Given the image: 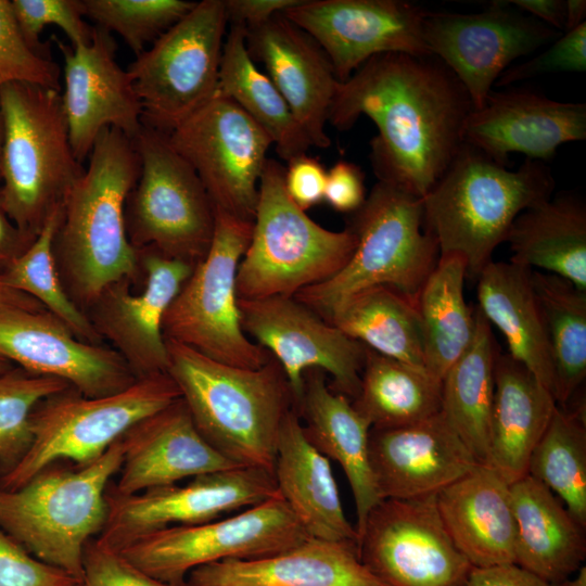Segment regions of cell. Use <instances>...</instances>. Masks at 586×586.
Returning a JSON list of instances; mask_svg holds the SVG:
<instances>
[{"label":"cell","instance_id":"obj_1","mask_svg":"<svg viewBox=\"0 0 586 586\" xmlns=\"http://www.w3.org/2000/svg\"><path fill=\"white\" fill-rule=\"evenodd\" d=\"M472 110L461 82L434 55L383 53L337 82L328 123L347 130L360 116L370 118L378 180L423 199L463 145Z\"/></svg>","mask_w":586,"mask_h":586},{"label":"cell","instance_id":"obj_2","mask_svg":"<svg viewBox=\"0 0 586 586\" xmlns=\"http://www.w3.org/2000/svg\"><path fill=\"white\" fill-rule=\"evenodd\" d=\"M88 158L64 200L53 241L65 290L85 313L111 284L142 275L125 221L127 196L140 168L133 140L106 128Z\"/></svg>","mask_w":586,"mask_h":586},{"label":"cell","instance_id":"obj_3","mask_svg":"<svg viewBox=\"0 0 586 586\" xmlns=\"http://www.w3.org/2000/svg\"><path fill=\"white\" fill-rule=\"evenodd\" d=\"M166 346L167 373L204 440L238 467L273 473L280 429L295 408L278 361L271 356L263 367L246 369L174 341Z\"/></svg>","mask_w":586,"mask_h":586},{"label":"cell","instance_id":"obj_4","mask_svg":"<svg viewBox=\"0 0 586 586\" xmlns=\"http://www.w3.org/2000/svg\"><path fill=\"white\" fill-rule=\"evenodd\" d=\"M555 186L544 162L526 158L511 170L463 143L422 199L423 226L440 254L463 256L467 277L476 279L519 214L550 199Z\"/></svg>","mask_w":586,"mask_h":586},{"label":"cell","instance_id":"obj_5","mask_svg":"<svg viewBox=\"0 0 586 586\" xmlns=\"http://www.w3.org/2000/svg\"><path fill=\"white\" fill-rule=\"evenodd\" d=\"M346 228L356 239L346 265L294 297L324 320L341 302L371 286H388L416 305L440 258L438 244L423 226L422 199L378 180Z\"/></svg>","mask_w":586,"mask_h":586},{"label":"cell","instance_id":"obj_6","mask_svg":"<svg viewBox=\"0 0 586 586\" xmlns=\"http://www.w3.org/2000/svg\"><path fill=\"white\" fill-rule=\"evenodd\" d=\"M122 437L94 461L51 464L15 489L0 488V527L37 559L79 582L85 549L107 517V485L123 462Z\"/></svg>","mask_w":586,"mask_h":586},{"label":"cell","instance_id":"obj_7","mask_svg":"<svg viewBox=\"0 0 586 586\" xmlns=\"http://www.w3.org/2000/svg\"><path fill=\"white\" fill-rule=\"evenodd\" d=\"M3 120L0 198L18 229L35 239L84 167L73 152L59 90L0 88Z\"/></svg>","mask_w":586,"mask_h":586},{"label":"cell","instance_id":"obj_8","mask_svg":"<svg viewBox=\"0 0 586 586\" xmlns=\"http://www.w3.org/2000/svg\"><path fill=\"white\" fill-rule=\"evenodd\" d=\"M284 167L268 158L249 246L237 271L239 300L294 296L337 273L352 257L356 239L314 221L286 194Z\"/></svg>","mask_w":586,"mask_h":586},{"label":"cell","instance_id":"obj_9","mask_svg":"<svg viewBox=\"0 0 586 586\" xmlns=\"http://www.w3.org/2000/svg\"><path fill=\"white\" fill-rule=\"evenodd\" d=\"M179 397L168 373H157L105 396L89 397L69 387L46 398L31 413L28 450L0 475V488L15 489L60 460L75 466L94 461L137 422Z\"/></svg>","mask_w":586,"mask_h":586},{"label":"cell","instance_id":"obj_10","mask_svg":"<svg viewBox=\"0 0 586 586\" xmlns=\"http://www.w3.org/2000/svg\"><path fill=\"white\" fill-rule=\"evenodd\" d=\"M252 228L253 221L215 209L209 249L164 315L165 340L239 368L258 369L268 362L271 355L242 329L235 288Z\"/></svg>","mask_w":586,"mask_h":586},{"label":"cell","instance_id":"obj_11","mask_svg":"<svg viewBox=\"0 0 586 586\" xmlns=\"http://www.w3.org/2000/svg\"><path fill=\"white\" fill-rule=\"evenodd\" d=\"M133 143L140 168L125 205L131 244L196 265L215 228V209L201 179L167 133L143 124Z\"/></svg>","mask_w":586,"mask_h":586},{"label":"cell","instance_id":"obj_12","mask_svg":"<svg viewBox=\"0 0 586 586\" xmlns=\"http://www.w3.org/2000/svg\"><path fill=\"white\" fill-rule=\"evenodd\" d=\"M227 25L225 0H202L129 64L144 125L169 133L216 94Z\"/></svg>","mask_w":586,"mask_h":586},{"label":"cell","instance_id":"obj_13","mask_svg":"<svg viewBox=\"0 0 586 586\" xmlns=\"http://www.w3.org/2000/svg\"><path fill=\"white\" fill-rule=\"evenodd\" d=\"M308 537L277 494L228 518L171 526L135 538L118 551L142 572L174 585L194 569L226 559H254L289 549Z\"/></svg>","mask_w":586,"mask_h":586},{"label":"cell","instance_id":"obj_14","mask_svg":"<svg viewBox=\"0 0 586 586\" xmlns=\"http://www.w3.org/2000/svg\"><path fill=\"white\" fill-rule=\"evenodd\" d=\"M167 137L198 174L214 209L253 221L272 142L240 106L216 93Z\"/></svg>","mask_w":586,"mask_h":586},{"label":"cell","instance_id":"obj_15","mask_svg":"<svg viewBox=\"0 0 586 586\" xmlns=\"http://www.w3.org/2000/svg\"><path fill=\"white\" fill-rule=\"evenodd\" d=\"M361 562L387 586H467L471 563L441 519L436 495L382 499L358 534Z\"/></svg>","mask_w":586,"mask_h":586},{"label":"cell","instance_id":"obj_16","mask_svg":"<svg viewBox=\"0 0 586 586\" xmlns=\"http://www.w3.org/2000/svg\"><path fill=\"white\" fill-rule=\"evenodd\" d=\"M562 34L524 14L507 0L476 13L425 12L423 41L481 107L499 76L521 56L552 43Z\"/></svg>","mask_w":586,"mask_h":586},{"label":"cell","instance_id":"obj_17","mask_svg":"<svg viewBox=\"0 0 586 586\" xmlns=\"http://www.w3.org/2000/svg\"><path fill=\"white\" fill-rule=\"evenodd\" d=\"M241 326L255 344L280 365L295 408L304 373L319 369L331 375L330 388L354 400L360 387L366 346L348 337L294 296L239 300Z\"/></svg>","mask_w":586,"mask_h":586},{"label":"cell","instance_id":"obj_18","mask_svg":"<svg viewBox=\"0 0 586 586\" xmlns=\"http://www.w3.org/2000/svg\"><path fill=\"white\" fill-rule=\"evenodd\" d=\"M278 494L273 473L233 468L130 496L107 491V517L98 542L118 550L135 538L171 526L195 525L260 504Z\"/></svg>","mask_w":586,"mask_h":586},{"label":"cell","instance_id":"obj_19","mask_svg":"<svg viewBox=\"0 0 586 586\" xmlns=\"http://www.w3.org/2000/svg\"><path fill=\"white\" fill-rule=\"evenodd\" d=\"M425 12L403 0H301L283 14L318 42L343 82L379 54L432 55L423 41Z\"/></svg>","mask_w":586,"mask_h":586},{"label":"cell","instance_id":"obj_20","mask_svg":"<svg viewBox=\"0 0 586 586\" xmlns=\"http://www.w3.org/2000/svg\"><path fill=\"white\" fill-rule=\"evenodd\" d=\"M139 258L142 290L133 293L126 280L113 283L86 311L101 340L111 344L138 379L167 373L163 318L195 267L151 247L139 250Z\"/></svg>","mask_w":586,"mask_h":586},{"label":"cell","instance_id":"obj_21","mask_svg":"<svg viewBox=\"0 0 586 586\" xmlns=\"http://www.w3.org/2000/svg\"><path fill=\"white\" fill-rule=\"evenodd\" d=\"M0 357L89 397L117 393L138 379L112 347L78 339L46 309L0 308Z\"/></svg>","mask_w":586,"mask_h":586},{"label":"cell","instance_id":"obj_22","mask_svg":"<svg viewBox=\"0 0 586 586\" xmlns=\"http://www.w3.org/2000/svg\"><path fill=\"white\" fill-rule=\"evenodd\" d=\"M53 39L64 61L61 99L76 160L82 164L88 158L106 128L133 140L143 127L142 105L127 71L116 61L110 33L95 26L91 41L77 47Z\"/></svg>","mask_w":586,"mask_h":586},{"label":"cell","instance_id":"obj_23","mask_svg":"<svg viewBox=\"0 0 586 586\" xmlns=\"http://www.w3.org/2000/svg\"><path fill=\"white\" fill-rule=\"evenodd\" d=\"M586 139V104L561 102L514 88L492 91L469 114L463 143L507 166L510 153L546 163L558 148Z\"/></svg>","mask_w":586,"mask_h":586},{"label":"cell","instance_id":"obj_24","mask_svg":"<svg viewBox=\"0 0 586 586\" xmlns=\"http://www.w3.org/2000/svg\"><path fill=\"white\" fill-rule=\"evenodd\" d=\"M369 456L381 500L436 495L479 463L441 411L404 426L371 428Z\"/></svg>","mask_w":586,"mask_h":586},{"label":"cell","instance_id":"obj_25","mask_svg":"<svg viewBox=\"0 0 586 586\" xmlns=\"http://www.w3.org/2000/svg\"><path fill=\"white\" fill-rule=\"evenodd\" d=\"M246 48L262 63L313 146L328 148V112L339 80L332 64L305 30L283 13L246 29Z\"/></svg>","mask_w":586,"mask_h":586},{"label":"cell","instance_id":"obj_26","mask_svg":"<svg viewBox=\"0 0 586 586\" xmlns=\"http://www.w3.org/2000/svg\"><path fill=\"white\" fill-rule=\"evenodd\" d=\"M118 496L178 484L184 479L238 467L200 434L181 397L140 420L123 436Z\"/></svg>","mask_w":586,"mask_h":586},{"label":"cell","instance_id":"obj_27","mask_svg":"<svg viewBox=\"0 0 586 586\" xmlns=\"http://www.w3.org/2000/svg\"><path fill=\"white\" fill-rule=\"evenodd\" d=\"M188 586H387L360 560L352 540L308 536L283 551L199 566Z\"/></svg>","mask_w":586,"mask_h":586},{"label":"cell","instance_id":"obj_28","mask_svg":"<svg viewBox=\"0 0 586 586\" xmlns=\"http://www.w3.org/2000/svg\"><path fill=\"white\" fill-rule=\"evenodd\" d=\"M443 524L473 568L515 563L517 527L510 485L477 463L436 494Z\"/></svg>","mask_w":586,"mask_h":586},{"label":"cell","instance_id":"obj_29","mask_svg":"<svg viewBox=\"0 0 586 586\" xmlns=\"http://www.w3.org/2000/svg\"><path fill=\"white\" fill-rule=\"evenodd\" d=\"M295 410L308 442L341 466L352 489L358 535L370 510L381 501L370 463L369 421L349 398L330 388L319 369L304 373L303 395Z\"/></svg>","mask_w":586,"mask_h":586},{"label":"cell","instance_id":"obj_30","mask_svg":"<svg viewBox=\"0 0 586 586\" xmlns=\"http://www.w3.org/2000/svg\"><path fill=\"white\" fill-rule=\"evenodd\" d=\"M273 477L278 494L308 536L358 543L356 528L344 513L330 460L308 442L295 408L280 429Z\"/></svg>","mask_w":586,"mask_h":586},{"label":"cell","instance_id":"obj_31","mask_svg":"<svg viewBox=\"0 0 586 586\" xmlns=\"http://www.w3.org/2000/svg\"><path fill=\"white\" fill-rule=\"evenodd\" d=\"M486 466L509 485L527 474L531 455L546 431L557 403L521 362L498 348Z\"/></svg>","mask_w":586,"mask_h":586},{"label":"cell","instance_id":"obj_32","mask_svg":"<svg viewBox=\"0 0 586 586\" xmlns=\"http://www.w3.org/2000/svg\"><path fill=\"white\" fill-rule=\"evenodd\" d=\"M510 494L517 527L515 564L560 585L585 560V528L530 474L510 484Z\"/></svg>","mask_w":586,"mask_h":586},{"label":"cell","instance_id":"obj_33","mask_svg":"<svg viewBox=\"0 0 586 586\" xmlns=\"http://www.w3.org/2000/svg\"><path fill=\"white\" fill-rule=\"evenodd\" d=\"M531 275L530 268L492 260L476 278L477 308L506 337L508 354L552 394V360Z\"/></svg>","mask_w":586,"mask_h":586},{"label":"cell","instance_id":"obj_34","mask_svg":"<svg viewBox=\"0 0 586 586\" xmlns=\"http://www.w3.org/2000/svg\"><path fill=\"white\" fill-rule=\"evenodd\" d=\"M506 242L513 264L553 273L586 291V206L561 194L519 214Z\"/></svg>","mask_w":586,"mask_h":586},{"label":"cell","instance_id":"obj_35","mask_svg":"<svg viewBox=\"0 0 586 586\" xmlns=\"http://www.w3.org/2000/svg\"><path fill=\"white\" fill-rule=\"evenodd\" d=\"M469 347L442 379L441 412L475 460L486 464L494 402V365L498 351L491 323L474 309Z\"/></svg>","mask_w":586,"mask_h":586},{"label":"cell","instance_id":"obj_36","mask_svg":"<svg viewBox=\"0 0 586 586\" xmlns=\"http://www.w3.org/2000/svg\"><path fill=\"white\" fill-rule=\"evenodd\" d=\"M245 38L244 26L229 25L216 93L240 106L267 133L278 155L288 163L306 154L311 142L271 79L250 56Z\"/></svg>","mask_w":586,"mask_h":586},{"label":"cell","instance_id":"obj_37","mask_svg":"<svg viewBox=\"0 0 586 586\" xmlns=\"http://www.w3.org/2000/svg\"><path fill=\"white\" fill-rule=\"evenodd\" d=\"M466 277L463 256L440 254L416 301L424 368L440 381L469 347L474 335V310L463 295Z\"/></svg>","mask_w":586,"mask_h":586},{"label":"cell","instance_id":"obj_38","mask_svg":"<svg viewBox=\"0 0 586 586\" xmlns=\"http://www.w3.org/2000/svg\"><path fill=\"white\" fill-rule=\"evenodd\" d=\"M326 321L381 355L425 369L416 305L388 286H371L351 295Z\"/></svg>","mask_w":586,"mask_h":586},{"label":"cell","instance_id":"obj_39","mask_svg":"<svg viewBox=\"0 0 586 586\" xmlns=\"http://www.w3.org/2000/svg\"><path fill=\"white\" fill-rule=\"evenodd\" d=\"M442 381L366 347L356 410L373 429L412 424L441 411Z\"/></svg>","mask_w":586,"mask_h":586},{"label":"cell","instance_id":"obj_40","mask_svg":"<svg viewBox=\"0 0 586 586\" xmlns=\"http://www.w3.org/2000/svg\"><path fill=\"white\" fill-rule=\"evenodd\" d=\"M531 277L550 348L552 395L563 408L586 378V291L553 273L532 269Z\"/></svg>","mask_w":586,"mask_h":586},{"label":"cell","instance_id":"obj_41","mask_svg":"<svg viewBox=\"0 0 586 586\" xmlns=\"http://www.w3.org/2000/svg\"><path fill=\"white\" fill-rule=\"evenodd\" d=\"M527 474L549 488L586 528V426L582 410L557 405Z\"/></svg>","mask_w":586,"mask_h":586},{"label":"cell","instance_id":"obj_42","mask_svg":"<svg viewBox=\"0 0 586 586\" xmlns=\"http://www.w3.org/2000/svg\"><path fill=\"white\" fill-rule=\"evenodd\" d=\"M62 213L63 205L52 213L29 246L0 275L7 285L37 301L78 339L102 344L87 314L67 294L55 262L53 241Z\"/></svg>","mask_w":586,"mask_h":586},{"label":"cell","instance_id":"obj_43","mask_svg":"<svg viewBox=\"0 0 586 586\" xmlns=\"http://www.w3.org/2000/svg\"><path fill=\"white\" fill-rule=\"evenodd\" d=\"M71 385L18 367L0 374V475L12 469L31 443L30 417L46 398Z\"/></svg>","mask_w":586,"mask_h":586},{"label":"cell","instance_id":"obj_44","mask_svg":"<svg viewBox=\"0 0 586 586\" xmlns=\"http://www.w3.org/2000/svg\"><path fill=\"white\" fill-rule=\"evenodd\" d=\"M186 0H81L84 15L114 31L136 53L143 52L194 5Z\"/></svg>","mask_w":586,"mask_h":586},{"label":"cell","instance_id":"obj_45","mask_svg":"<svg viewBox=\"0 0 586 586\" xmlns=\"http://www.w3.org/2000/svg\"><path fill=\"white\" fill-rule=\"evenodd\" d=\"M13 82L60 91V67L28 43L11 1L0 0V88Z\"/></svg>","mask_w":586,"mask_h":586},{"label":"cell","instance_id":"obj_46","mask_svg":"<svg viewBox=\"0 0 586 586\" xmlns=\"http://www.w3.org/2000/svg\"><path fill=\"white\" fill-rule=\"evenodd\" d=\"M12 9L17 24L28 43L39 52L42 48L40 35L47 25L61 28L72 47L88 44L93 27L85 22L81 0H13Z\"/></svg>","mask_w":586,"mask_h":586},{"label":"cell","instance_id":"obj_47","mask_svg":"<svg viewBox=\"0 0 586 586\" xmlns=\"http://www.w3.org/2000/svg\"><path fill=\"white\" fill-rule=\"evenodd\" d=\"M586 71V22L564 31L538 55L514 66L508 67L497 79L496 86L513 82L551 73H585Z\"/></svg>","mask_w":586,"mask_h":586},{"label":"cell","instance_id":"obj_48","mask_svg":"<svg viewBox=\"0 0 586 586\" xmlns=\"http://www.w3.org/2000/svg\"><path fill=\"white\" fill-rule=\"evenodd\" d=\"M79 581L27 551L0 527V586H78Z\"/></svg>","mask_w":586,"mask_h":586},{"label":"cell","instance_id":"obj_49","mask_svg":"<svg viewBox=\"0 0 586 586\" xmlns=\"http://www.w3.org/2000/svg\"><path fill=\"white\" fill-rule=\"evenodd\" d=\"M79 586H188L162 582L132 565L118 551L92 539L84 556Z\"/></svg>","mask_w":586,"mask_h":586},{"label":"cell","instance_id":"obj_50","mask_svg":"<svg viewBox=\"0 0 586 586\" xmlns=\"http://www.w3.org/2000/svg\"><path fill=\"white\" fill-rule=\"evenodd\" d=\"M326 179L323 165L307 153L290 160L284 168L286 194L304 212L323 201Z\"/></svg>","mask_w":586,"mask_h":586},{"label":"cell","instance_id":"obj_51","mask_svg":"<svg viewBox=\"0 0 586 586\" xmlns=\"http://www.w3.org/2000/svg\"><path fill=\"white\" fill-rule=\"evenodd\" d=\"M366 198L365 174L357 164L339 161L327 170L323 201L334 211L353 214Z\"/></svg>","mask_w":586,"mask_h":586},{"label":"cell","instance_id":"obj_52","mask_svg":"<svg viewBox=\"0 0 586 586\" xmlns=\"http://www.w3.org/2000/svg\"><path fill=\"white\" fill-rule=\"evenodd\" d=\"M301 0H225L228 25L238 24L251 29L277 14L284 13Z\"/></svg>","mask_w":586,"mask_h":586},{"label":"cell","instance_id":"obj_53","mask_svg":"<svg viewBox=\"0 0 586 586\" xmlns=\"http://www.w3.org/2000/svg\"><path fill=\"white\" fill-rule=\"evenodd\" d=\"M467 586H561L546 582L515 563L472 568Z\"/></svg>","mask_w":586,"mask_h":586},{"label":"cell","instance_id":"obj_54","mask_svg":"<svg viewBox=\"0 0 586 586\" xmlns=\"http://www.w3.org/2000/svg\"><path fill=\"white\" fill-rule=\"evenodd\" d=\"M13 222L0 198V273H2L33 242Z\"/></svg>","mask_w":586,"mask_h":586},{"label":"cell","instance_id":"obj_55","mask_svg":"<svg viewBox=\"0 0 586 586\" xmlns=\"http://www.w3.org/2000/svg\"><path fill=\"white\" fill-rule=\"evenodd\" d=\"M523 13L538 20L549 27L564 30L565 0H507Z\"/></svg>","mask_w":586,"mask_h":586},{"label":"cell","instance_id":"obj_56","mask_svg":"<svg viewBox=\"0 0 586 586\" xmlns=\"http://www.w3.org/2000/svg\"><path fill=\"white\" fill-rule=\"evenodd\" d=\"M0 308H23L29 310H44V308L30 296L18 292L4 283L0 275Z\"/></svg>","mask_w":586,"mask_h":586},{"label":"cell","instance_id":"obj_57","mask_svg":"<svg viewBox=\"0 0 586 586\" xmlns=\"http://www.w3.org/2000/svg\"><path fill=\"white\" fill-rule=\"evenodd\" d=\"M586 1L585 0H565V22L564 30H571L585 22Z\"/></svg>","mask_w":586,"mask_h":586},{"label":"cell","instance_id":"obj_58","mask_svg":"<svg viewBox=\"0 0 586 586\" xmlns=\"http://www.w3.org/2000/svg\"><path fill=\"white\" fill-rule=\"evenodd\" d=\"M573 578H568L561 586H586V566L582 565Z\"/></svg>","mask_w":586,"mask_h":586},{"label":"cell","instance_id":"obj_59","mask_svg":"<svg viewBox=\"0 0 586 586\" xmlns=\"http://www.w3.org/2000/svg\"><path fill=\"white\" fill-rule=\"evenodd\" d=\"M14 367V365L0 357V374L11 370Z\"/></svg>","mask_w":586,"mask_h":586},{"label":"cell","instance_id":"obj_60","mask_svg":"<svg viewBox=\"0 0 586 586\" xmlns=\"http://www.w3.org/2000/svg\"><path fill=\"white\" fill-rule=\"evenodd\" d=\"M2 143H3V120L0 109V175H1V155H2Z\"/></svg>","mask_w":586,"mask_h":586},{"label":"cell","instance_id":"obj_61","mask_svg":"<svg viewBox=\"0 0 586 586\" xmlns=\"http://www.w3.org/2000/svg\"><path fill=\"white\" fill-rule=\"evenodd\" d=\"M79 586V585H78Z\"/></svg>","mask_w":586,"mask_h":586}]
</instances>
